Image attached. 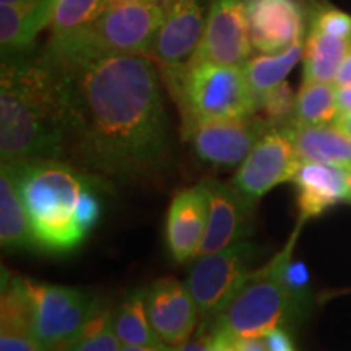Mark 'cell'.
<instances>
[{
  "instance_id": "obj_8",
  "label": "cell",
  "mask_w": 351,
  "mask_h": 351,
  "mask_svg": "<svg viewBox=\"0 0 351 351\" xmlns=\"http://www.w3.org/2000/svg\"><path fill=\"white\" fill-rule=\"evenodd\" d=\"M256 252V245L245 239L219 252L199 256L186 285L202 317L215 319L225 311L252 276Z\"/></svg>"
},
{
  "instance_id": "obj_29",
  "label": "cell",
  "mask_w": 351,
  "mask_h": 351,
  "mask_svg": "<svg viewBox=\"0 0 351 351\" xmlns=\"http://www.w3.org/2000/svg\"><path fill=\"white\" fill-rule=\"evenodd\" d=\"M314 28L337 38H351V16L337 8H320L314 16Z\"/></svg>"
},
{
  "instance_id": "obj_26",
  "label": "cell",
  "mask_w": 351,
  "mask_h": 351,
  "mask_svg": "<svg viewBox=\"0 0 351 351\" xmlns=\"http://www.w3.org/2000/svg\"><path fill=\"white\" fill-rule=\"evenodd\" d=\"M117 0H56L51 21V38L62 36L93 23Z\"/></svg>"
},
{
  "instance_id": "obj_40",
  "label": "cell",
  "mask_w": 351,
  "mask_h": 351,
  "mask_svg": "<svg viewBox=\"0 0 351 351\" xmlns=\"http://www.w3.org/2000/svg\"><path fill=\"white\" fill-rule=\"evenodd\" d=\"M152 2H155V3H158V5H161V7H169L171 3L174 2V0H152Z\"/></svg>"
},
{
  "instance_id": "obj_35",
  "label": "cell",
  "mask_w": 351,
  "mask_h": 351,
  "mask_svg": "<svg viewBox=\"0 0 351 351\" xmlns=\"http://www.w3.org/2000/svg\"><path fill=\"white\" fill-rule=\"evenodd\" d=\"M335 125H339L345 134H348L351 137V111L340 112L335 119Z\"/></svg>"
},
{
  "instance_id": "obj_1",
  "label": "cell",
  "mask_w": 351,
  "mask_h": 351,
  "mask_svg": "<svg viewBox=\"0 0 351 351\" xmlns=\"http://www.w3.org/2000/svg\"><path fill=\"white\" fill-rule=\"evenodd\" d=\"M69 104V163L106 182L158 181L169 135L155 65L138 54L60 57Z\"/></svg>"
},
{
  "instance_id": "obj_30",
  "label": "cell",
  "mask_w": 351,
  "mask_h": 351,
  "mask_svg": "<svg viewBox=\"0 0 351 351\" xmlns=\"http://www.w3.org/2000/svg\"><path fill=\"white\" fill-rule=\"evenodd\" d=\"M269 351H296L295 341L283 327H276L263 335Z\"/></svg>"
},
{
  "instance_id": "obj_19",
  "label": "cell",
  "mask_w": 351,
  "mask_h": 351,
  "mask_svg": "<svg viewBox=\"0 0 351 351\" xmlns=\"http://www.w3.org/2000/svg\"><path fill=\"white\" fill-rule=\"evenodd\" d=\"M56 0H39L34 7L20 8L0 3V44L3 59L23 56L39 33L51 26Z\"/></svg>"
},
{
  "instance_id": "obj_28",
  "label": "cell",
  "mask_w": 351,
  "mask_h": 351,
  "mask_svg": "<svg viewBox=\"0 0 351 351\" xmlns=\"http://www.w3.org/2000/svg\"><path fill=\"white\" fill-rule=\"evenodd\" d=\"M114 319V317H112ZM121 340L114 332L112 320L98 332L86 333L73 341L64 351H121Z\"/></svg>"
},
{
  "instance_id": "obj_36",
  "label": "cell",
  "mask_w": 351,
  "mask_h": 351,
  "mask_svg": "<svg viewBox=\"0 0 351 351\" xmlns=\"http://www.w3.org/2000/svg\"><path fill=\"white\" fill-rule=\"evenodd\" d=\"M207 341L210 343L212 351H234L230 341L217 339V337H207Z\"/></svg>"
},
{
  "instance_id": "obj_6",
  "label": "cell",
  "mask_w": 351,
  "mask_h": 351,
  "mask_svg": "<svg viewBox=\"0 0 351 351\" xmlns=\"http://www.w3.org/2000/svg\"><path fill=\"white\" fill-rule=\"evenodd\" d=\"M270 263L254 271L232 301L213 319L208 337L223 340L263 337L300 314Z\"/></svg>"
},
{
  "instance_id": "obj_7",
  "label": "cell",
  "mask_w": 351,
  "mask_h": 351,
  "mask_svg": "<svg viewBox=\"0 0 351 351\" xmlns=\"http://www.w3.org/2000/svg\"><path fill=\"white\" fill-rule=\"evenodd\" d=\"M36 339L49 351H64L82 335L103 300L95 291L26 280Z\"/></svg>"
},
{
  "instance_id": "obj_39",
  "label": "cell",
  "mask_w": 351,
  "mask_h": 351,
  "mask_svg": "<svg viewBox=\"0 0 351 351\" xmlns=\"http://www.w3.org/2000/svg\"><path fill=\"white\" fill-rule=\"evenodd\" d=\"M346 187H348V200L351 204V168L346 169Z\"/></svg>"
},
{
  "instance_id": "obj_10",
  "label": "cell",
  "mask_w": 351,
  "mask_h": 351,
  "mask_svg": "<svg viewBox=\"0 0 351 351\" xmlns=\"http://www.w3.org/2000/svg\"><path fill=\"white\" fill-rule=\"evenodd\" d=\"M300 165L287 127H270L241 163L232 184L245 197L257 202L274 187L291 181Z\"/></svg>"
},
{
  "instance_id": "obj_24",
  "label": "cell",
  "mask_w": 351,
  "mask_h": 351,
  "mask_svg": "<svg viewBox=\"0 0 351 351\" xmlns=\"http://www.w3.org/2000/svg\"><path fill=\"white\" fill-rule=\"evenodd\" d=\"M337 116H339L337 86L324 82H302L296 95L295 116L289 124H330V122H335Z\"/></svg>"
},
{
  "instance_id": "obj_22",
  "label": "cell",
  "mask_w": 351,
  "mask_h": 351,
  "mask_svg": "<svg viewBox=\"0 0 351 351\" xmlns=\"http://www.w3.org/2000/svg\"><path fill=\"white\" fill-rule=\"evenodd\" d=\"M302 54H304V46H302V39H300L282 52L261 54L249 59L243 65V70L257 98H261L271 88L278 86L280 83L287 82L285 78L302 59Z\"/></svg>"
},
{
  "instance_id": "obj_21",
  "label": "cell",
  "mask_w": 351,
  "mask_h": 351,
  "mask_svg": "<svg viewBox=\"0 0 351 351\" xmlns=\"http://www.w3.org/2000/svg\"><path fill=\"white\" fill-rule=\"evenodd\" d=\"M350 49L351 38L332 36L313 26L306 39L304 54H302L304 82H335L340 65Z\"/></svg>"
},
{
  "instance_id": "obj_12",
  "label": "cell",
  "mask_w": 351,
  "mask_h": 351,
  "mask_svg": "<svg viewBox=\"0 0 351 351\" xmlns=\"http://www.w3.org/2000/svg\"><path fill=\"white\" fill-rule=\"evenodd\" d=\"M208 221L199 256H207L245 241L251 232L254 205L234 184L207 179Z\"/></svg>"
},
{
  "instance_id": "obj_37",
  "label": "cell",
  "mask_w": 351,
  "mask_h": 351,
  "mask_svg": "<svg viewBox=\"0 0 351 351\" xmlns=\"http://www.w3.org/2000/svg\"><path fill=\"white\" fill-rule=\"evenodd\" d=\"M121 351H176V348L163 343L158 346H124Z\"/></svg>"
},
{
  "instance_id": "obj_3",
  "label": "cell",
  "mask_w": 351,
  "mask_h": 351,
  "mask_svg": "<svg viewBox=\"0 0 351 351\" xmlns=\"http://www.w3.org/2000/svg\"><path fill=\"white\" fill-rule=\"evenodd\" d=\"M38 249L72 252L98 225L109 184L64 160L12 163Z\"/></svg>"
},
{
  "instance_id": "obj_2",
  "label": "cell",
  "mask_w": 351,
  "mask_h": 351,
  "mask_svg": "<svg viewBox=\"0 0 351 351\" xmlns=\"http://www.w3.org/2000/svg\"><path fill=\"white\" fill-rule=\"evenodd\" d=\"M69 104L60 69L44 52L3 59L0 77L2 163L67 160Z\"/></svg>"
},
{
  "instance_id": "obj_32",
  "label": "cell",
  "mask_w": 351,
  "mask_h": 351,
  "mask_svg": "<svg viewBox=\"0 0 351 351\" xmlns=\"http://www.w3.org/2000/svg\"><path fill=\"white\" fill-rule=\"evenodd\" d=\"M335 83L337 86H351V49L340 65L339 75H337Z\"/></svg>"
},
{
  "instance_id": "obj_33",
  "label": "cell",
  "mask_w": 351,
  "mask_h": 351,
  "mask_svg": "<svg viewBox=\"0 0 351 351\" xmlns=\"http://www.w3.org/2000/svg\"><path fill=\"white\" fill-rule=\"evenodd\" d=\"M337 108L339 114L351 111V86H337Z\"/></svg>"
},
{
  "instance_id": "obj_38",
  "label": "cell",
  "mask_w": 351,
  "mask_h": 351,
  "mask_svg": "<svg viewBox=\"0 0 351 351\" xmlns=\"http://www.w3.org/2000/svg\"><path fill=\"white\" fill-rule=\"evenodd\" d=\"M39 0H2V3H8V5L20 7V8H29L34 7Z\"/></svg>"
},
{
  "instance_id": "obj_17",
  "label": "cell",
  "mask_w": 351,
  "mask_h": 351,
  "mask_svg": "<svg viewBox=\"0 0 351 351\" xmlns=\"http://www.w3.org/2000/svg\"><path fill=\"white\" fill-rule=\"evenodd\" d=\"M291 181L298 189V207L302 221L348 200L346 169L339 166L301 161Z\"/></svg>"
},
{
  "instance_id": "obj_31",
  "label": "cell",
  "mask_w": 351,
  "mask_h": 351,
  "mask_svg": "<svg viewBox=\"0 0 351 351\" xmlns=\"http://www.w3.org/2000/svg\"><path fill=\"white\" fill-rule=\"evenodd\" d=\"M226 341H230L234 351H269L265 340H262V337H245V339H234Z\"/></svg>"
},
{
  "instance_id": "obj_15",
  "label": "cell",
  "mask_w": 351,
  "mask_h": 351,
  "mask_svg": "<svg viewBox=\"0 0 351 351\" xmlns=\"http://www.w3.org/2000/svg\"><path fill=\"white\" fill-rule=\"evenodd\" d=\"M204 26L202 0H174L165 8V19L148 56L163 67L186 64L199 46Z\"/></svg>"
},
{
  "instance_id": "obj_27",
  "label": "cell",
  "mask_w": 351,
  "mask_h": 351,
  "mask_svg": "<svg viewBox=\"0 0 351 351\" xmlns=\"http://www.w3.org/2000/svg\"><path fill=\"white\" fill-rule=\"evenodd\" d=\"M296 95L287 82L271 88L258 98V111H262L263 119L271 127H283L291 122L295 116Z\"/></svg>"
},
{
  "instance_id": "obj_4",
  "label": "cell",
  "mask_w": 351,
  "mask_h": 351,
  "mask_svg": "<svg viewBox=\"0 0 351 351\" xmlns=\"http://www.w3.org/2000/svg\"><path fill=\"white\" fill-rule=\"evenodd\" d=\"M163 77L182 116V129L195 121L251 117L258 98L243 67L218 64L165 67Z\"/></svg>"
},
{
  "instance_id": "obj_13",
  "label": "cell",
  "mask_w": 351,
  "mask_h": 351,
  "mask_svg": "<svg viewBox=\"0 0 351 351\" xmlns=\"http://www.w3.org/2000/svg\"><path fill=\"white\" fill-rule=\"evenodd\" d=\"M145 304L152 328L163 343L179 346L194 332L200 313L187 285L173 278L158 280L145 289Z\"/></svg>"
},
{
  "instance_id": "obj_34",
  "label": "cell",
  "mask_w": 351,
  "mask_h": 351,
  "mask_svg": "<svg viewBox=\"0 0 351 351\" xmlns=\"http://www.w3.org/2000/svg\"><path fill=\"white\" fill-rule=\"evenodd\" d=\"M176 351H212V348H210V343L205 339L202 341H191V343L179 345Z\"/></svg>"
},
{
  "instance_id": "obj_25",
  "label": "cell",
  "mask_w": 351,
  "mask_h": 351,
  "mask_svg": "<svg viewBox=\"0 0 351 351\" xmlns=\"http://www.w3.org/2000/svg\"><path fill=\"white\" fill-rule=\"evenodd\" d=\"M302 223H304L302 219L298 221L296 231L293 232V236L289 238L283 251H280L269 262L276 278L280 280V283L283 285V288L287 289L289 298H291L300 311L304 309L307 302H309L311 295L309 270H307L304 262L293 258V247H295L298 236H300Z\"/></svg>"
},
{
  "instance_id": "obj_20",
  "label": "cell",
  "mask_w": 351,
  "mask_h": 351,
  "mask_svg": "<svg viewBox=\"0 0 351 351\" xmlns=\"http://www.w3.org/2000/svg\"><path fill=\"white\" fill-rule=\"evenodd\" d=\"M0 243L5 251L38 249L12 163L0 169Z\"/></svg>"
},
{
  "instance_id": "obj_23",
  "label": "cell",
  "mask_w": 351,
  "mask_h": 351,
  "mask_svg": "<svg viewBox=\"0 0 351 351\" xmlns=\"http://www.w3.org/2000/svg\"><path fill=\"white\" fill-rule=\"evenodd\" d=\"M112 326L124 346H158L163 345L152 328L145 304V289H135L119 307L114 309Z\"/></svg>"
},
{
  "instance_id": "obj_9",
  "label": "cell",
  "mask_w": 351,
  "mask_h": 351,
  "mask_svg": "<svg viewBox=\"0 0 351 351\" xmlns=\"http://www.w3.org/2000/svg\"><path fill=\"white\" fill-rule=\"evenodd\" d=\"M247 2L249 0H212L199 46L186 64L243 67L252 51Z\"/></svg>"
},
{
  "instance_id": "obj_14",
  "label": "cell",
  "mask_w": 351,
  "mask_h": 351,
  "mask_svg": "<svg viewBox=\"0 0 351 351\" xmlns=\"http://www.w3.org/2000/svg\"><path fill=\"white\" fill-rule=\"evenodd\" d=\"M208 221V186L202 181L184 189L171 202L166 215L165 238L176 262L182 263L199 256Z\"/></svg>"
},
{
  "instance_id": "obj_11",
  "label": "cell",
  "mask_w": 351,
  "mask_h": 351,
  "mask_svg": "<svg viewBox=\"0 0 351 351\" xmlns=\"http://www.w3.org/2000/svg\"><path fill=\"white\" fill-rule=\"evenodd\" d=\"M263 117L195 121L184 127L182 135L202 161L217 166L243 163L258 138L270 129Z\"/></svg>"
},
{
  "instance_id": "obj_18",
  "label": "cell",
  "mask_w": 351,
  "mask_h": 351,
  "mask_svg": "<svg viewBox=\"0 0 351 351\" xmlns=\"http://www.w3.org/2000/svg\"><path fill=\"white\" fill-rule=\"evenodd\" d=\"M301 161L351 168V137L335 124H287Z\"/></svg>"
},
{
  "instance_id": "obj_5",
  "label": "cell",
  "mask_w": 351,
  "mask_h": 351,
  "mask_svg": "<svg viewBox=\"0 0 351 351\" xmlns=\"http://www.w3.org/2000/svg\"><path fill=\"white\" fill-rule=\"evenodd\" d=\"M165 7L152 0H117L93 23L51 38L46 51L60 57L98 54H138L150 51Z\"/></svg>"
},
{
  "instance_id": "obj_16",
  "label": "cell",
  "mask_w": 351,
  "mask_h": 351,
  "mask_svg": "<svg viewBox=\"0 0 351 351\" xmlns=\"http://www.w3.org/2000/svg\"><path fill=\"white\" fill-rule=\"evenodd\" d=\"M252 47L263 54L288 49L304 34V13L298 0H249Z\"/></svg>"
}]
</instances>
